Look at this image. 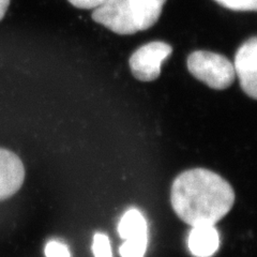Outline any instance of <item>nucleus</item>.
<instances>
[{"instance_id":"obj_1","label":"nucleus","mask_w":257,"mask_h":257,"mask_svg":"<svg viewBox=\"0 0 257 257\" xmlns=\"http://www.w3.org/2000/svg\"><path fill=\"white\" fill-rule=\"evenodd\" d=\"M235 203V191L223 177L206 168H192L175 178L171 204L178 218L194 227L214 225Z\"/></svg>"},{"instance_id":"obj_2","label":"nucleus","mask_w":257,"mask_h":257,"mask_svg":"<svg viewBox=\"0 0 257 257\" xmlns=\"http://www.w3.org/2000/svg\"><path fill=\"white\" fill-rule=\"evenodd\" d=\"M166 0H105L92 12V20L117 35L147 30L160 19Z\"/></svg>"},{"instance_id":"obj_3","label":"nucleus","mask_w":257,"mask_h":257,"mask_svg":"<svg viewBox=\"0 0 257 257\" xmlns=\"http://www.w3.org/2000/svg\"><path fill=\"white\" fill-rule=\"evenodd\" d=\"M190 73L211 89L223 90L235 82L234 66L221 54L209 51L193 52L187 60Z\"/></svg>"},{"instance_id":"obj_4","label":"nucleus","mask_w":257,"mask_h":257,"mask_svg":"<svg viewBox=\"0 0 257 257\" xmlns=\"http://www.w3.org/2000/svg\"><path fill=\"white\" fill-rule=\"evenodd\" d=\"M173 53V47L162 41L149 42L136 50L128 60L133 76L142 82H152L161 74L162 63Z\"/></svg>"},{"instance_id":"obj_5","label":"nucleus","mask_w":257,"mask_h":257,"mask_svg":"<svg viewBox=\"0 0 257 257\" xmlns=\"http://www.w3.org/2000/svg\"><path fill=\"white\" fill-rule=\"evenodd\" d=\"M256 61H257V39L252 37L241 45L235 56L232 64L235 74L238 76L240 86L244 93L256 100Z\"/></svg>"},{"instance_id":"obj_6","label":"nucleus","mask_w":257,"mask_h":257,"mask_svg":"<svg viewBox=\"0 0 257 257\" xmlns=\"http://www.w3.org/2000/svg\"><path fill=\"white\" fill-rule=\"evenodd\" d=\"M25 167L22 160L4 148H0V200L11 197L23 186Z\"/></svg>"},{"instance_id":"obj_7","label":"nucleus","mask_w":257,"mask_h":257,"mask_svg":"<svg viewBox=\"0 0 257 257\" xmlns=\"http://www.w3.org/2000/svg\"><path fill=\"white\" fill-rule=\"evenodd\" d=\"M220 245L218 230L214 225H198L192 227L188 237L189 250L195 257H210Z\"/></svg>"},{"instance_id":"obj_8","label":"nucleus","mask_w":257,"mask_h":257,"mask_svg":"<svg viewBox=\"0 0 257 257\" xmlns=\"http://www.w3.org/2000/svg\"><path fill=\"white\" fill-rule=\"evenodd\" d=\"M118 234L123 240L147 237V223L140 210H127L118 224Z\"/></svg>"},{"instance_id":"obj_9","label":"nucleus","mask_w":257,"mask_h":257,"mask_svg":"<svg viewBox=\"0 0 257 257\" xmlns=\"http://www.w3.org/2000/svg\"><path fill=\"white\" fill-rule=\"evenodd\" d=\"M147 237L124 240L119 247V254L121 257H144L147 250Z\"/></svg>"},{"instance_id":"obj_10","label":"nucleus","mask_w":257,"mask_h":257,"mask_svg":"<svg viewBox=\"0 0 257 257\" xmlns=\"http://www.w3.org/2000/svg\"><path fill=\"white\" fill-rule=\"evenodd\" d=\"M214 2L231 11L255 12L257 9V0H214Z\"/></svg>"},{"instance_id":"obj_11","label":"nucleus","mask_w":257,"mask_h":257,"mask_svg":"<svg viewBox=\"0 0 257 257\" xmlns=\"http://www.w3.org/2000/svg\"><path fill=\"white\" fill-rule=\"evenodd\" d=\"M92 252L94 257H112L110 242L106 235L98 232L93 236Z\"/></svg>"},{"instance_id":"obj_12","label":"nucleus","mask_w":257,"mask_h":257,"mask_svg":"<svg viewBox=\"0 0 257 257\" xmlns=\"http://www.w3.org/2000/svg\"><path fill=\"white\" fill-rule=\"evenodd\" d=\"M46 257H71L68 246L57 240H52L45 245Z\"/></svg>"},{"instance_id":"obj_13","label":"nucleus","mask_w":257,"mask_h":257,"mask_svg":"<svg viewBox=\"0 0 257 257\" xmlns=\"http://www.w3.org/2000/svg\"><path fill=\"white\" fill-rule=\"evenodd\" d=\"M68 2L78 9H95L105 0H68Z\"/></svg>"},{"instance_id":"obj_14","label":"nucleus","mask_w":257,"mask_h":257,"mask_svg":"<svg viewBox=\"0 0 257 257\" xmlns=\"http://www.w3.org/2000/svg\"><path fill=\"white\" fill-rule=\"evenodd\" d=\"M10 0H0V21L4 19V16L9 8Z\"/></svg>"}]
</instances>
